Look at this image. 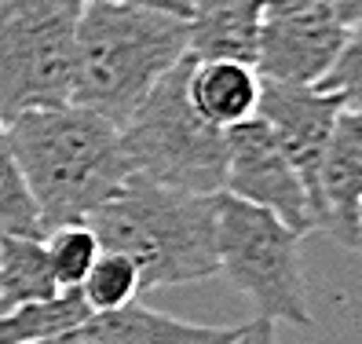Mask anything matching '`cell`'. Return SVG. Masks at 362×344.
I'll return each mask as SVG.
<instances>
[{
    "label": "cell",
    "mask_w": 362,
    "mask_h": 344,
    "mask_svg": "<svg viewBox=\"0 0 362 344\" xmlns=\"http://www.w3.org/2000/svg\"><path fill=\"white\" fill-rule=\"evenodd\" d=\"M8 136L45 234L88 224L92 212L129 183L117 125L74 103L18 114L8 121Z\"/></svg>",
    "instance_id": "cell-1"
},
{
    "label": "cell",
    "mask_w": 362,
    "mask_h": 344,
    "mask_svg": "<svg viewBox=\"0 0 362 344\" xmlns=\"http://www.w3.org/2000/svg\"><path fill=\"white\" fill-rule=\"evenodd\" d=\"M187 55V18L173 11L146 4H84L70 103L121 128Z\"/></svg>",
    "instance_id": "cell-2"
},
{
    "label": "cell",
    "mask_w": 362,
    "mask_h": 344,
    "mask_svg": "<svg viewBox=\"0 0 362 344\" xmlns=\"http://www.w3.org/2000/svg\"><path fill=\"white\" fill-rule=\"evenodd\" d=\"M216 198L129 180L92 212L88 227L106 253L136 264L139 289L190 286L220 275Z\"/></svg>",
    "instance_id": "cell-3"
},
{
    "label": "cell",
    "mask_w": 362,
    "mask_h": 344,
    "mask_svg": "<svg viewBox=\"0 0 362 344\" xmlns=\"http://www.w3.org/2000/svg\"><path fill=\"white\" fill-rule=\"evenodd\" d=\"M194 55H187L176 70L139 103V110L124 121L121 158L129 180L187 190V195H223L227 176V132L212 128L194 114L187 99V74Z\"/></svg>",
    "instance_id": "cell-4"
},
{
    "label": "cell",
    "mask_w": 362,
    "mask_h": 344,
    "mask_svg": "<svg viewBox=\"0 0 362 344\" xmlns=\"http://www.w3.org/2000/svg\"><path fill=\"white\" fill-rule=\"evenodd\" d=\"M84 0H0V121L66 106Z\"/></svg>",
    "instance_id": "cell-5"
},
{
    "label": "cell",
    "mask_w": 362,
    "mask_h": 344,
    "mask_svg": "<svg viewBox=\"0 0 362 344\" xmlns=\"http://www.w3.org/2000/svg\"><path fill=\"white\" fill-rule=\"evenodd\" d=\"M300 242V234L286 227L274 212L238 202L230 195L216 198L220 271L257 304L260 319L315 330L304 289Z\"/></svg>",
    "instance_id": "cell-6"
},
{
    "label": "cell",
    "mask_w": 362,
    "mask_h": 344,
    "mask_svg": "<svg viewBox=\"0 0 362 344\" xmlns=\"http://www.w3.org/2000/svg\"><path fill=\"white\" fill-rule=\"evenodd\" d=\"M223 195L274 212L300 239L318 231V217L304 180L296 176V168L282 154L279 139L271 136V128L260 117H252L238 128H227Z\"/></svg>",
    "instance_id": "cell-7"
},
{
    "label": "cell",
    "mask_w": 362,
    "mask_h": 344,
    "mask_svg": "<svg viewBox=\"0 0 362 344\" xmlns=\"http://www.w3.org/2000/svg\"><path fill=\"white\" fill-rule=\"evenodd\" d=\"M348 18L337 0H322L296 15L264 18L260 48H257V74L274 84H318L344 48Z\"/></svg>",
    "instance_id": "cell-8"
},
{
    "label": "cell",
    "mask_w": 362,
    "mask_h": 344,
    "mask_svg": "<svg viewBox=\"0 0 362 344\" xmlns=\"http://www.w3.org/2000/svg\"><path fill=\"white\" fill-rule=\"evenodd\" d=\"M257 117L271 128L279 139L282 154L304 180L311 205H315V183H318V165L329 147L333 125L340 117V99L333 92H322L315 84H274L264 81L260 92V110Z\"/></svg>",
    "instance_id": "cell-9"
},
{
    "label": "cell",
    "mask_w": 362,
    "mask_h": 344,
    "mask_svg": "<svg viewBox=\"0 0 362 344\" xmlns=\"http://www.w3.org/2000/svg\"><path fill=\"white\" fill-rule=\"evenodd\" d=\"M318 231L344 249H362V117L340 110L315 183Z\"/></svg>",
    "instance_id": "cell-10"
},
{
    "label": "cell",
    "mask_w": 362,
    "mask_h": 344,
    "mask_svg": "<svg viewBox=\"0 0 362 344\" xmlns=\"http://www.w3.org/2000/svg\"><path fill=\"white\" fill-rule=\"evenodd\" d=\"M242 326H202L132 300L114 311H92L74 330L45 344H230Z\"/></svg>",
    "instance_id": "cell-11"
},
{
    "label": "cell",
    "mask_w": 362,
    "mask_h": 344,
    "mask_svg": "<svg viewBox=\"0 0 362 344\" xmlns=\"http://www.w3.org/2000/svg\"><path fill=\"white\" fill-rule=\"evenodd\" d=\"M264 81L252 62L234 59H194L187 74V99L194 114L212 128H238L257 117Z\"/></svg>",
    "instance_id": "cell-12"
},
{
    "label": "cell",
    "mask_w": 362,
    "mask_h": 344,
    "mask_svg": "<svg viewBox=\"0 0 362 344\" xmlns=\"http://www.w3.org/2000/svg\"><path fill=\"white\" fill-rule=\"evenodd\" d=\"M190 55L257 62L264 0H190Z\"/></svg>",
    "instance_id": "cell-13"
},
{
    "label": "cell",
    "mask_w": 362,
    "mask_h": 344,
    "mask_svg": "<svg viewBox=\"0 0 362 344\" xmlns=\"http://www.w3.org/2000/svg\"><path fill=\"white\" fill-rule=\"evenodd\" d=\"M62 289L37 234H0V315L37 300H52Z\"/></svg>",
    "instance_id": "cell-14"
},
{
    "label": "cell",
    "mask_w": 362,
    "mask_h": 344,
    "mask_svg": "<svg viewBox=\"0 0 362 344\" xmlns=\"http://www.w3.org/2000/svg\"><path fill=\"white\" fill-rule=\"evenodd\" d=\"M88 315L92 311L84 304V297L77 289H66L52 300H37V304L4 311L0 315V344H45L74 330Z\"/></svg>",
    "instance_id": "cell-15"
},
{
    "label": "cell",
    "mask_w": 362,
    "mask_h": 344,
    "mask_svg": "<svg viewBox=\"0 0 362 344\" xmlns=\"http://www.w3.org/2000/svg\"><path fill=\"white\" fill-rule=\"evenodd\" d=\"M0 234H37V239H45V227H40L37 205L30 198V187L23 168H18L4 121H0Z\"/></svg>",
    "instance_id": "cell-16"
},
{
    "label": "cell",
    "mask_w": 362,
    "mask_h": 344,
    "mask_svg": "<svg viewBox=\"0 0 362 344\" xmlns=\"http://www.w3.org/2000/svg\"><path fill=\"white\" fill-rule=\"evenodd\" d=\"M45 253L55 275V286L66 293V289H81V282L95 268L103 246L88 224H66L45 234Z\"/></svg>",
    "instance_id": "cell-17"
},
{
    "label": "cell",
    "mask_w": 362,
    "mask_h": 344,
    "mask_svg": "<svg viewBox=\"0 0 362 344\" xmlns=\"http://www.w3.org/2000/svg\"><path fill=\"white\" fill-rule=\"evenodd\" d=\"M84 297V304H88V311H114V308H124L132 304V300L143 293L139 289V271L136 264L129 260V256L121 253H99L95 268L88 271V278L81 282L77 289Z\"/></svg>",
    "instance_id": "cell-18"
},
{
    "label": "cell",
    "mask_w": 362,
    "mask_h": 344,
    "mask_svg": "<svg viewBox=\"0 0 362 344\" xmlns=\"http://www.w3.org/2000/svg\"><path fill=\"white\" fill-rule=\"evenodd\" d=\"M362 74V23H351L348 26V37H344V48H340L333 70L315 84V88L322 92H340L348 81H355Z\"/></svg>",
    "instance_id": "cell-19"
},
{
    "label": "cell",
    "mask_w": 362,
    "mask_h": 344,
    "mask_svg": "<svg viewBox=\"0 0 362 344\" xmlns=\"http://www.w3.org/2000/svg\"><path fill=\"white\" fill-rule=\"evenodd\" d=\"M230 344H279V333H274V322L271 319H252V322H242L238 337Z\"/></svg>",
    "instance_id": "cell-20"
},
{
    "label": "cell",
    "mask_w": 362,
    "mask_h": 344,
    "mask_svg": "<svg viewBox=\"0 0 362 344\" xmlns=\"http://www.w3.org/2000/svg\"><path fill=\"white\" fill-rule=\"evenodd\" d=\"M84 4H146V8H161V11H173L180 18H190L187 0H84Z\"/></svg>",
    "instance_id": "cell-21"
},
{
    "label": "cell",
    "mask_w": 362,
    "mask_h": 344,
    "mask_svg": "<svg viewBox=\"0 0 362 344\" xmlns=\"http://www.w3.org/2000/svg\"><path fill=\"white\" fill-rule=\"evenodd\" d=\"M322 0H264V18H279V15H296L304 8H315Z\"/></svg>",
    "instance_id": "cell-22"
},
{
    "label": "cell",
    "mask_w": 362,
    "mask_h": 344,
    "mask_svg": "<svg viewBox=\"0 0 362 344\" xmlns=\"http://www.w3.org/2000/svg\"><path fill=\"white\" fill-rule=\"evenodd\" d=\"M337 4H340V11H344L348 26L351 23H362V0H337Z\"/></svg>",
    "instance_id": "cell-23"
},
{
    "label": "cell",
    "mask_w": 362,
    "mask_h": 344,
    "mask_svg": "<svg viewBox=\"0 0 362 344\" xmlns=\"http://www.w3.org/2000/svg\"><path fill=\"white\" fill-rule=\"evenodd\" d=\"M187 4H190V0H187Z\"/></svg>",
    "instance_id": "cell-24"
}]
</instances>
